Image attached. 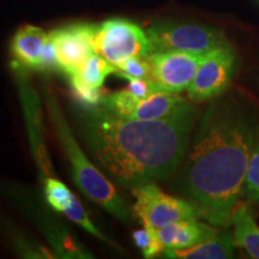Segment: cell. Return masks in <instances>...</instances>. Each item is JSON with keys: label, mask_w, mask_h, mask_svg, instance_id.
Segmentation results:
<instances>
[{"label": "cell", "mask_w": 259, "mask_h": 259, "mask_svg": "<svg viewBox=\"0 0 259 259\" xmlns=\"http://www.w3.org/2000/svg\"><path fill=\"white\" fill-rule=\"evenodd\" d=\"M258 136V120L236 102L213 101L199 119L181 180L210 225H229Z\"/></svg>", "instance_id": "7a4b0ae2"}, {"label": "cell", "mask_w": 259, "mask_h": 259, "mask_svg": "<svg viewBox=\"0 0 259 259\" xmlns=\"http://www.w3.org/2000/svg\"><path fill=\"white\" fill-rule=\"evenodd\" d=\"M60 70L59 61H58L56 47H54L53 41L48 34V40L45 45L44 52H42L40 66H38V72H51V71Z\"/></svg>", "instance_id": "7402d4cb"}, {"label": "cell", "mask_w": 259, "mask_h": 259, "mask_svg": "<svg viewBox=\"0 0 259 259\" xmlns=\"http://www.w3.org/2000/svg\"><path fill=\"white\" fill-rule=\"evenodd\" d=\"M95 24L74 23L54 29L50 37L56 47L60 71L70 76L78 70L87 58L95 53L93 35Z\"/></svg>", "instance_id": "9c48e42d"}, {"label": "cell", "mask_w": 259, "mask_h": 259, "mask_svg": "<svg viewBox=\"0 0 259 259\" xmlns=\"http://www.w3.org/2000/svg\"><path fill=\"white\" fill-rule=\"evenodd\" d=\"M204 54L185 52H153L147 57L150 65L148 79L156 92L181 94L192 83Z\"/></svg>", "instance_id": "ba28073f"}, {"label": "cell", "mask_w": 259, "mask_h": 259, "mask_svg": "<svg viewBox=\"0 0 259 259\" xmlns=\"http://www.w3.org/2000/svg\"><path fill=\"white\" fill-rule=\"evenodd\" d=\"M115 69V65L109 63L99 54L94 53L83 61L76 72L70 76L76 77L80 82L88 84L93 88H102L107 77L114 73Z\"/></svg>", "instance_id": "9a60e30c"}, {"label": "cell", "mask_w": 259, "mask_h": 259, "mask_svg": "<svg viewBox=\"0 0 259 259\" xmlns=\"http://www.w3.org/2000/svg\"><path fill=\"white\" fill-rule=\"evenodd\" d=\"M70 77L71 89H72V95L77 102L82 106H99L101 105L103 99V93L101 88H93L88 84L80 82L76 77Z\"/></svg>", "instance_id": "ffe728a7"}, {"label": "cell", "mask_w": 259, "mask_h": 259, "mask_svg": "<svg viewBox=\"0 0 259 259\" xmlns=\"http://www.w3.org/2000/svg\"><path fill=\"white\" fill-rule=\"evenodd\" d=\"M80 134L97 162L119 185L134 189L173 176L185 158L196 109L185 101L157 120L124 118L102 106L77 111Z\"/></svg>", "instance_id": "6da1fadb"}, {"label": "cell", "mask_w": 259, "mask_h": 259, "mask_svg": "<svg viewBox=\"0 0 259 259\" xmlns=\"http://www.w3.org/2000/svg\"><path fill=\"white\" fill-rule=\"evenodd\" d=\"M45 196L52 208L58 212H64L74 194L65 184L50 177L45 180Z\"/></svg>", "instance_id": "ac0fdd59"}, {"label": "cell", "mask_w": 259, "mask_h": 259, "mask_svg": "<svg viewBox=\"0 0 259 259\" xmlns=\"http://www.w3.org/2000/svg\"><path fill=\"white\" fill-rule=\"evenodd\" d=\"M151 53L162 51L205 54L228 44L225 32L211 25L164 21L151 24L147 30Z\"/></svg>", "instance_id": "277c9868"}, {"label": "cell", "mask_w": 259, "mask_h": 259, "mask_svg": "<svg viewBox=\"0 0 259 259\" xmlns=\"http://www.w3.org/2000/svg\"><path fill=\"white\" fill-rule=\"evenodd\" d=\"M235 69L236 56L229 42L213 48L203 56L186 90L189 97L194 102H202L222 95L231 84Z\"/></svg>", "instance_id": "52a82bcc"}, {"label": "cell", "mask_w": 259, "mask_h": 259, "mask_svg": "<svg viewBox=\"0 0 259 259\" xmlns=\"http://www.w3.org/2000/svg\"><path fill=\"white\" fill-rule=\"evenodd\" d=\"M235 242L233 232L218 233L199 244L186 248L164 250L163 254L173 259H228L234 257Z\"/></svg>", "instance_id": "7c38bea8"}, {"label": "cell", "mask_w": 259, "mask_h": 259, "mask_svg": "<svg viewBox=\"0 0 259 259\" xmlns=\"http://www.w3.org/2000/svg\"><path fill=\"white\" fill-rule=\"evenodd\" d=\"M127 80V89L137 99L142 100L156 92L154 84L148 78H135V77H124Z\"/></svg>", "instance_id": "603a6c76"}, {"label": "cell", "mask_w": 259, "mask_h": 259, "mask_svg": "<svg viewBox=\"0 0 259 259\" xmlns=\"http://www.w3.org/2000/svg\"><path fill=\"white\" fill-rule=\"evenodd\" d=\"M132 238H134L136 246L142 251L144 258H155L163 253L164 248L158 240L155 229L143 227V229L135 231Z\"/></svg>", "instance_id": "d6986e66"}, {"label": "cell", "mask_w": 259, "mask_h": 259, "mask_svg": "<svg viewBox=\"0 0 259 259\" xmlns=\"http://www.w3.org/2000/svg\"><path fill=\"white\" fill-rule=\"evenodd\" d=\"M138 101L139 99H137L128 89H125L105 95L100 106L105 107L109 112L119 116L131 118Z\"/></svg>", "instance_id": "2e32d148"}, {"label": "cell", "mask_w": 259, "mask_h": 259, "mask_svg": "<svg viewBox=\"0 0 259 259\" xmlns=\"http://www.w3.org/2000/svg\"><path fill=\"white\" fill-rule=\"evenodd\" d=\"M47 109L52 124L56 127L60 144L63 145L64 153L71 163L76 185L88 198L114 215L116 219L124 222L130 221L131 212L124 199L119 196L118 191L105 177V174L97 169L83 154L82 149L72 137L69 126L63 118L56 97L51 93H48L47 95Z\"/></svg>", "instance_id": "3957f363"}, {"label": "cell", "mask_w": 259, "mask_h": 259, "mask_svg": "<svg viewBox=\"0 0 259 259\" xmlns=\"http://www.w3.org/2000/svg\"><path fill=\"white\" fill-rule=\"evenodd\" d=\"M47 40L48 34L41 28L30 24L19 28L10 42L12 69L38 71Z\"/></svg>", "instance_id": "30bf717a"}, {"label": "cell", "mask_w": 259, "mask_h": 259, "mask_svg": "<svg viewBox=\"0 0 259 259\" xmlns=\"http://www.w3.org/2000/svg\"><path fill=\"white\" fill-rule=\"evenodd\" d=\"M242 197L251 202L259 203V136L248 160L242 187Z\"/></svg>", "instance_id": "e0dca14e"}, {"label": "cell", "mask_w": 259, "mask_h": 259, "mask_svg": "<svg viewBox=\"0 0 259 259\" xmlns=\"http://www.w3.org/2000/svg\"><path fill=\"white\" fill-rule=\"evenodd\" d=\"M187 101L180 94L155 92L145 99L139 100L131 118L141 120H157L176 112Z\"/></svg>", "instance_id": "5bb4252c"}, {"label": "cell", "mask_w": 259, "mask_h": 259, "mask_svg": "<svg viewBox=\"0 0 259 259\" xmlns=\"http://www.w3.org/2000/svg\"><path fill=\"white\" fill-rule=\"evenodd\" d=\"M93 47L96 54L113 65L130 58H147L151 53L147 31L124 18H111L95 24Z\"/></svg>", "instance_id": "5b68a950"}, {"label": "cell", "mask_w": 259, "mask_h": 259, "mask_svg": "<svg viewBox=\"0 0 259 259\" xmlns=\"http://www.w3.org/2000/svg\"><path fill=\"white\" fill-rule=\"evenodd\" d=\"M164 250L186 248L211 238L219 233L215 227L200 220H185L155 229Z\"/></svg>", "instance_id": "8fae6325"}, {"label": "cell", "mask_w": 259, "mask_h": 259, "mask_svg": "<svg viewBox=\"0 0 259 259\" xmlns=\"http://www.w3.org/2000/svg\"><path fill=\"white\" fill-rule=\"evenodd\" d=\"M229 225L234 227L233 235L236 247L244 248L251 258L259 259V226L247 204H238Z\"/></svg>", "instance_id": "4fadbf2b"}, {"label": "cell", "mask_w": 259, "mask_h": 259, "mask_svg": "<svg viewBox=\"0 0 259 259\" xmlns=\"http://www.w3.org/2000/svg\"><path fill=\"white\" fill-rule=\"evenodd\" d=\"M132 212L145 228L158 229L185 220H200L202 213L192 202L164 193L155 183L132 189Z\"/></svg>", "instance_id": "8992f818"}, {"label": "cell", "mask_w": 259, "mask_h": 259, "mask_svg": "<svg viewBox=\"0 0 259 259\" xmlns=\"http://www.w3.org/2000/svg\"><path fill=\"white\" fill-rule=\"evenodd\" d=\"M115 74L119 77H135V78H148L150 73V65L147 58H130L122 63L115 65Z\"/></svg>", "instance_id": "44dd1931"}]
</instances>
